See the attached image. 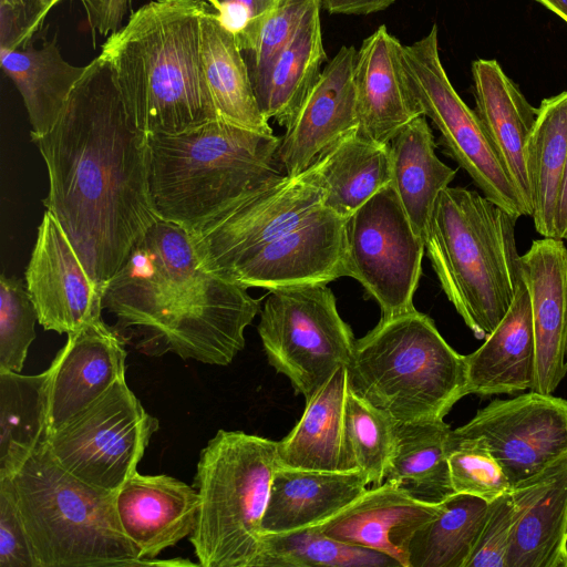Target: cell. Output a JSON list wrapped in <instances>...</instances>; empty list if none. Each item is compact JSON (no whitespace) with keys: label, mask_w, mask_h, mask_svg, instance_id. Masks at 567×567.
I'll use <instances>...</instances> for the list:
<instances>
[{"label":"cell","mask_w":567,"mask_h":567,"mask_svg":"<svg viewBox=\"0 0 567 567\" xmlns=\"http://www.w3.org/2000/svg\"><path fill=\"white\" fill-rule=\"evenodd\" d=\"M30 136L48 169L43 205L103 293L159 219L150 193L148 134L130 122L111 70L97 55L53 126Z\"/></svg>","instance_id":"cell-1"},{"label":"cell","mask_w":567,"mask_h":567,"mask_svg":"<svg viewBox=\"0 0 567 567\" xmlns=\"http://www.w3.org/2000/svg\"><path fill=\"white\" fill-rule=\"evenodd\" d=\"M102 305L143 354L212 365L231 363L260 312L247 287L203 265L190 233L161 218L106 284Z\"/></svg>","instance_id":"cell-2"},{"label":"cell","mask_w":567,"mask_h":567,"mask_svg":"<svg viewBox=\"0 0 567 567\" xmlns=\"http://www.w3.org/2000/svg\"><path fill=\"white\" fill-rule=\"evenodd\" d=\"M204 0H153L130 13L99 54L109 65L130 122L176 134L218 118L200 56Z\"/></svg>","instance_id":"cell-3"},{"label":"cell","mask_w":567,"mask_h":567,"mask_svg":"<svg viewBox=\"0 0 567 567\" xmlns=\"http://www.w3.org/2000/svg\"><path fill=\"white\" fill-rule=\"evenodd\" d=\"M280 138L220 118L148 135L150 193L158 218L200 233L237 199L282 175Z\"/></svg>","instance_id":"cell-4"},{"label":"cell","mask_w":567,"mask_h":567,"mask_svg":"<svg viewBox=\"0 0 567 567\" xmlns=\"http://www.w3.org/2000/svg\"><path fill=\"white\" fill-rule=\"evenodd\" d=\"M517 218L483 194L446 187L424 239L442 290L477 339L507 312L520 281Z\"/></svg>","instance_id":"cell-5"},{"label":"cell","mask_w":567,"mask_h":567,"mask_svg":"<svg viewBox=\"0 0 567 567\" xmlns=\"http://www.w3.org/2000/svg\"><path fill=\"white\" fill-rule=\"evenodd\" d=\"M350 388L395 424L441 421L465 396V355L416 309L355 340Z\"/></svg>","instance_id":"cell-6"},{"label":"cell","mask_w":567,"mask_h":567,"mask_svg":"<svg viewBox=\"0 0 567 567\" xmlns=\"http://www.w3.org/2000/svg\"><path fill=\"white\" fill-rule=\"evenodd\" d=\"M38 567H136L115 492L87 484L60 466L47 444L10 477Z\"/></svg>","instance_id":"cell-7"},{"label":"cell","mask_w":567,"mask_h":567,"mask_svg":"<svg viewBox=\"0 0 567 567\" xmlns=\"http://www.w3.org/2000/svg\"><path fill=\"white\" fill-rule=\"evenodd\" d=\"M279 464L276 441L243 431L219 430L200 451L189 535L200 566L261 567V523Z\"/></svg>","instance_id":"cell-8"},{"label":"cell","mask_w":567,"mask_h":567,"mask_svg":"<svg viewBox=\"0 0 567 567\" xmlns=\"http://www.w3.org/2000/svg\"><path fill=\"white\" fill-rule=\"evenodd\" d=\"M257 330L268 363L306 400L348 365L355 343L324 282L270 289Z\"/></svg>","instance_id":"cell-9"},{"label":"cell","mask_w":567,"mask_h":567,"mask_svg":"<svg viewBox=\"0 0 567 567\" xmlns=\"http://www.w3.org/2000/svg\"><path fill=\"white\" fill-rule=\"evenodd\" d=\"M412 90L441 134L447 154L470 175L482 194L517 219L530 216L477 113L455 91L442 64L439 32L403 47Z\"/></svg>","instance_id":"cell-10"},{"label":"cell","mask_w":567,"mask_h":567,"mask_svg":"<svg viewBox=\"0 0 567 567\" xmlns=\"http://www.w3.org/2000/svg\"><path fill=\"white\" fill-rule=\"evenodd\" d=\"M126 379L53 431L47 446L55 462L76 478L116 492L135 474L138 462L158 430Z\"/></svg>","instance_id":"cell-11"},{"label":"cell","mask_w":567,"mask_h":567,"mask_svg":"<svg viewBox=\"0 0 567 567\" xmlns=\"http://www.w3.org/2000/svg\"><path fill=\"white\" fill-rule=\"evenodd\" d=\"M423 239L386 185L346 219L347 277L359 281L386 320L414 310Z\"/></svg>","instance_id":"cell-12"},{"label":"cell","mask_w":567,"mask_h":567,"mask_svg":"<svg viewBox=\"0 0 567 567\" xmlns=\"http://www.w3.org/2000/svg\"><path fill=\"white\" fill-rule=\"evenodd\" d=\"M322 162L282 174L237 199L193 235L203 265L220 275L323 207Z\"/></svg>","instance_id":"cell-13"},{"label":"cell","mask_w":567,"mask_h":567,"mask_svg":"<svg viewBox=\"0 0 567 567\" xmlns=\"http://www.w3.org/2000/svg\"><path fill=\"white\" fill-rule=\"evenodd\" d=\"M453 432L484 437L513 486L567 451V400L533 390L496 399Z\"/></svg>","instance_id":"cell-14"},{"label":"cell","mask_w":567,"mask_h":567,"mask_svg":"<svg viewBox=\"0 0 567 567\" xmlns=\"http://www.w3.org/2000/svg\"><path fill=\"white\" fill-rule=\"evenodd\" d=\"M223 277L267 290L347 277L346 219L323 206Z\"/></svg>","instance_id":"cell-15"},{"label":"cell","mask_w":567,"mask_h":567,"mask_svg":"<svg viewBox=\"0 0 567 567\" xmlns=\"http://www.w3.org/2000/svg\"><path fill=\"white\" fill-rule=\"evenodd\" d=\"M24 279L44 330L68 334L101 318L103 293L49 210L39 225Z\"/></svg>","instance_id":"cell-16"},{"label":"cell","mask_w":567,"mask_h":567,"mask_svg":"<svg viewBox=\"0 0 567 567\" xmlns=\"http://www.w3.org/2000/svg\"><path fill=\"white\" fill-rule=\"evenodd\" d=\"M354 47L330 60L280 138L278 159L285 174L309 168L334 143L358 128Z\"/></svg>","instance_id":"cell-17"},{"label":"cell","mask_w":567,"mask_h":567,"mask_svg":"<svg viewBox=\"0 0 567 567\" xmlns=\"http://www.w3.org/2000/svg\"><path fill=\"white\" fill-rule=\"evenodd\" d=\"M124 338L102 318L68 333L48 371V425L51 434L125 378Z\"/></svg>","instance_id":"cell-18"},{"label":"cell","mask_w":567,"mask_h":567,"mask_svg":"<svg viewBox=\"0 0 567 567\" xmlns=\"http://www.w3.org/2000/svg\"><path fill=\"white\" fill-rule=\"evenodd\" d=\"M519 272L532 309L535 379L532 390L553 394L567 373V247L543 237L519 257Z\"/></svg>","instance_id":"cell-19"},{"label":"cell","mask_w":567,"mask_h":567,"mask_svg":"<svg viewBox=\"0 0 567 567\" xmlns=\"http://www.w3.org/2000/svg\"><path fill=\"white\" fill-rule=\"evenodd\" d=\"M403 47L380 25L357 51L355 135L362 140L388 145L403 126L424 115L408 76Z\"/></svg>","instance_id":"cell-20"},{"label":"cell","mask_w":567,"mask_h":567,"mask_svg":"<svg viewBox=\"0 0 567 567\" xmlns=\"http://www.w3.org/2000/svg\"><path fill=\"white\" fill-rule=\"evenodd\" d=\"M200 498L194 486L168 475L128 477L115 492L121 527L135 546L142 565L189 537Z\"/></svg>","instance_id":"cell-21"},{"label":"cell","mask_w":567,"mask_h":567,"mask_svg":"<svg viewBox=\"0 0 567 567\" xmlns=\"http://www.w3.org/2000/svg\"><path fill=\"white\" fill-rule=\"evenodd\" d=\"M440 509L441 503L416 499L406 491L383 482L309 527L340 542L383 553L401 567H408V545L412 535Z\"/></svg>","instance_id":"cell-22"},{"label":"cell","mask_w":567,"mask_h":567,"mask_svg":"<svg viewBox=\"0 0 567 567\" xmlns=\"http://www.w3.org/2000/svg\"><path fill=\"white\" fill-rule=\"evenodd\" d=\"M508 491L518 514L506 567H567V451Z\"/></svg>","instance_id":"cell-23"},{"label":"cell","mask_w":567,"mask_h":567,"mask_svg":"<svg viewBox=\"0 0 567 567\" xmlns=\"http://www.w3.org/2000/svg\"><path fill=\"white\" fill-rule=\"evenodd\" d=\"M465 395H513L532 390L535 339L529 295L522 278L507 312L484 343L465 355Z\"/></svg>","instance_id":"cell-24"},{"label":"cell","mask_w":567,"mask_h":567,"mask_svg":"<svg viewBox=\"0 0 567 567\" xmlns=\"http://www.w3.org/2000/svg\"><path fill=\"white\" fill-rule=\"evenodd\" d=\"M359 468L319 471L280 465L271 482L262 534H284L316 525L368 489Z\"/></svg>","instance_id":"cell-25"},{"label":"cell","mask_w":567,"mask_h":567,"mask_svg":"<svg viewBox=\"0 0 567 567\" xmlns=\"http://www.w3.org/2000/svg\"><path fill=\"white\" fill-rule=\"evenodd\" d=\"M472 76L475 112L532 215L526 147L537 109L529 104L496 60L474 61Z\"/></svg>","instance_id":"cell-26"},{"label":"cell","mask_w":567,"mask_h":567,"mask_svg":"<svg viewBox=\"0 0 567 567\" xmlns=\"http://www.w3.org/2000/svg\"><path fill=\"white\" fill-rule=\"evenodd\" d=\"M349 386L348 368L341 365L306 400L300 420L277 442L280 465L319 471L355 470L343 434Z\"/></svg>","instance_id":"cell-27"},{"label":"cell","mask_w":567,"mask_h":567,"mask_svg":"<svg viewBox=\"0 0 567 567\" xmlns=\"http://www.w3.org/2000/svg\"><path fill=\"white\" fill-rule=\"evenodd\" d=\"M389 148L391 184L413 229L424 241L436 200L456 171L437 157L425 115L403 126L390 141Z\"/></svg>","instance_id":"cell-28"},{"label":"cell","mask_w":567,"mask_h":567,"mask_svg":"<svg viewBox=\"0 0 567 567\" xmlns=\"http://www.w3.org/2000/svg\"><path fill=\"white\" fill-rule=\"evenodd\" d=\"M200 56L218 118L245 128L274 133L258 104L243 51L209 6L200 21Z\"/></svg>","instance_id":"cell-29"},{"label":"cell","mask_w":567,"mask_h":567,"mask_svg":"<svg viewBox=\"0 0 567 567\" xmlns=\"http://www.w3.org/2000/svg\"><path fill=\"white\" fill-rule=\"evenodd\" d=\"M316 3L289 43L252 81L264 115L287 127L321 73L326 60L320 11Z\"/></svg>","instance_id":"cell-30"},{"label":"cell","mask_w":567,"mask_h":567,"mask_svg":"<svg viewBox=\"0 0 567 567\" xmlns=\"http://www.w3.org/2000/svg\"><path fill=\"white\" fill-rule=\"evenodd\" d=\"M0 64L22 97L34 135L53 126L85 71L68 62L54 40L40 48L0 47Z\"/></svg>","instance_id":"cell-31"},{"label":"cell","mask_w":567,"mask_h":567,"mask_svg":"<svg viewBox=\"0 0 567 567\" xmlns=\"http://www.w3.org/2000/svg\"><path fill=\"white\" fill-rule=\"evenodd\" d=\"M567 157V91L542 101L526 147V169L535 228L556 237V207Z\"/></svg>","instance_id":"cell-32"},{"label":"cell","mask_w":567,"mask_h":567,"mask_svg":"<svg viewBox=\"0 0 567 567\" xmlns=\"http://www.w3.org/2000/svg\"><path fill=\"white\" fill-rule=\"evenodd\" d=\"M452 429L444 420L395 424V440L384 482L426 503L455 494L447 462Z\"/></svg>","instance_id":"cell-33"},{"label":"cell","mask_w":567,"mask_h":567,"mask_svg":"<svg viewBox=\"0 0 567 567\" xmlns=\"http://www.w3.org/2000/svg\"><path fill=\"white\" fill-rule=\"evenodd\" d=\"M48 371H0V478L11 477L49 439Z\"/></svg>","instance_id":"cell-34"},{"label":"cell","mask_w":567,"mask_h":567,"mask_svg":"<svg viewBox=\"0 0 567 567\" xmlns=\"http://www.w3.org/2000/svg\"><path fill=\"white\" fill-rule=\"evenodd\" d=\"M323 206L347 219L380 189L391 184L388 145L349 134L323 152Z\"/></svg>","instance_id":"cell-35"},{"label":"cell","mask_w":567,"mask_h":567,"mask_svg":"<svg viewBox=\"0 0 567 567\" xmlns=\"http://www.w3.org/2000/svg\"><path fill=\"white\" fill-rule=\"evenodd\" d=\"M488 503L455 493L419 527L408 545V567H465L483 528Z\"/></svg>","instance_id":"cell-36"},{"label":"cell","mask_w":567,"mask_h":567,"mask_svg":"<svg viewBox=\"0 0 567 567\" xmlns=\"http://www.w3.org/2000/svg\"><path fill=\"white\" fill-rule=\"evenodd\" d=\"M261 567H401L392 557L311 527L264 535Z\"/></svg>","instance_id":"cell-37"},{"label":"cell","mask_w":567,"mask_h":567,"mask_svg":"<svg viewBox=\"0 0 567 567\" xmlns=\"http://www.w3.org/2000/svg\"><path fill=\"white\" fill-rule=\"evenodd\" d=\"M344 443L354 468L372 486L384 482L395 440V423L350 386L344 404Z\"/></svg>","instance_id":"cell-38"},{"label":"cell","mask_w":567,"mask_h":567,"mask_svg":"<svg viewBox=\"0 0 567 567\" xmlns=\"http://www.w3.org/2000/svg\"><path fill=\"white\" fill-rule=\"evenodd\" d=\"M447 462L455 493L491 503L511 487L503 467L482 436H461L452 430L447 441Z\"/></svg>","instance_id":"cell-39"},{"label":"cell","mask_w":567,"mask_h":567,"mask_svg":"<svg viewBox=\"0 0 567 567\" xmlns=\"http://www.w3.org/2000/svg\"><path fill=\"white\" fill-rule=\"evenodd\" d=\"M35 307L23 281L0 277V371L21 372L34 341Z\"/></svg>","instance_id":"cell-40"},{"label":"cell","mask_w":567,"mask_h":567,"mask_svg":"<svg viewBox=\"0 0 567 567\" xmlns=\"http://www.w3.org/2000/svg\"><path fill=\"white\" fill-rule=\"evenodd\" d=\"M322 0H276L261 19L245 52L250 58L251 81L256 80L272 59L289 43L312 9Z\"/></svg>","instance_id":"cell-41"},{"label":"cell","mask_w":567,"mask_h":567,"mask_svg":"<svg viewBox=\"0 0 567 567\" xmlns=\"http://www.w3.org/2000/svg\"><path fill=\"white\" fill-rule=\"evenodd\" d=\"M517 514L509 491L488 503L483 528L465 567H506Z\"/></svg>","instance_id":"cell-42"},{"label":"cell","mask_w":567,"mask_h":567,"mask_svg":"<svg viewBox=\"0 0 567 567\" xmlns=\"http://www.w3.org/2000/svg\"><path fill=\"white\" fill-rule=\"evenodd\" d=\"M0 567H38L10 477L0 478Z\"/></svg>","instance_id":"cell-43"},{"label":"cell","mask_w":567,"mask_h":567,"mask_svg":"<svg viewBox=\"0 0 567 567\" xmlns=\"http://www.w3.org/2000/svg\"><path fill=\"white\" fill-rule=\"evenodd\" d=\"M215 12L221 25L246 52L265 14L276 0H204Z\"/></svg>","instance_id":"cell-44"},{"label":"cell","mask_w":567,"mask_h":567,"mask_svg":"<svg viewBox=\"0 0 567 567\" xmlns=\"http://www.w3.org/2000/svg\"><path fill=\"white\" fill-rule=\"evenodd\" d=\"M132 0H96L87 14L91 28L102 37H109L123 25Z\"/></svg>","instance_id":"cell-45"},{"label":"cell","mask_w":567,"mask_h":567,"mask_svg":"<svg viewBox=\"0 0 567 567\" xmlns=\"http://www.w3.org/2000/svg\"><path fill=\"white\" fill-rule=\"evenodd\" d=\"M63 0H25L27 12V37L25 41L29 44L33 35L42 28L45 17L50 10ZM87 14L94 7L96 0H80Z\"/></svg>","instance_id":"cell-46"},{"label":"cell","mask_w":567,"mask_h":567,"mask_svg":"<svg viewBox=\"0 0 567 567\" xmlns=\"http://www.w3.org/2000/svg\"><path fill=\"white\" fill-rule=\"evenodd\" d=\"M395 0H322V7L333 14H370L389 8Z\"/></svg>","instance_id":"cell-47"},{"label":"cell","mask_w":567,"mask_h":567,"mask_svg":"<svg viewBox=\"0 0 567 567\" xmlns=\"http://www.w3.org/2000/svg\"><path fill=\"white\" fill-rule=\"evenodd\" d=\"M0 24L11 31L25 33V0H0Z\"/></svg>","instance_id":"cell-48"},{"label":"cell","mask_w":567,"mask_h":567,"mask_svg":"<svg viewBox=\"0 0 567 567\" xmlns=\"http://www.w3.org/2000/svg\"><path fill=\"white\" fill-rule=\"evenodd\" d=\"M556 238L567 239V157L557 198Z\"/></svg>","instance_id":"cell-49"},{"label":"cell","mask_w":567,"mask_h":567,"mask_svg":"<svg viewBox=\"0 0 567 567\" xmlns=\"http://www.w3.org/2000/svg\"><path fill=\"white\" fill-rule=\"evenodd\" d=\"M567 23V0H536Z\"/></svg>","instance_id":"cell-50"},{"label":"cell","mask_w":567,"mask_h":567,"mask_svg":"<svg viewBox=\"0 0 567 567\" xmlns=\"http://www.w3.org/2000/svg\"><path fill=\"white\" fill-rule=\"evenodd\" d=\"M565 363H566V368H567V343H566V351H565Z\"/></svg>","instance_id":"cell-51"}]
</instances>
